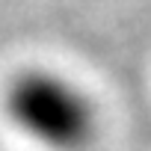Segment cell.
I'll return each instance as SVG.
<instances>
[{
    "instance_id": "obj_1",
    "label": "cell",
    "mask_w": 151,
    "mask_h": 151,
    "mask_svg": "<svg viewBox=\"0 0 151 151\" xmlns=\"http://www.w3.org/2000/svg\"><path fill=\"white\" fill-rule=\"evenodd\" d=\"M9 124L45 151H83L98 136V104L71 74L50 65H24L3 86Z\"/></svg>"
}]
</instances>
